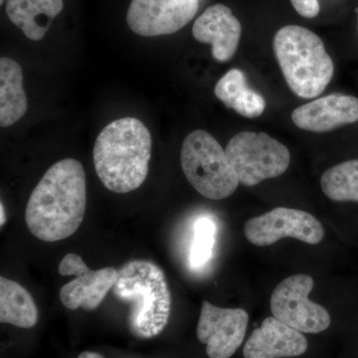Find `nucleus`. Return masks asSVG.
<instances>
[{"mask_svg": "<svg viewBox=\"0 0 358 358\" xmlns=\"http://www.w3.org/2000/svg\"><path fill=\"white\" fill-rule=\"evenodd\" d=\"M113 293L131 305L129 331L136 338L159 336L169 324L171 294L166 275L154 262L133 260L119 270Z\"/></svg>", "mask_w": 358, "mask_h": 358, "instance_id": "nucleus-3", "label": "nucleus"}, {"mask_svg": "<svg viewBox=\"0 0 358 358\" xmlns=\"http://www.w3.org/2000/svg\"><path fill=\"white\" fill-rule=\"evenodd\" d=\"M38 322V308L32 294L17 282L0 278V322L31 329Z\"/></svg>", "mask_w": 358, "mask_h": 358, "instance_id": "nucleus-18", "label": "nucleus"}, {"mask_svg": "<svg viewBox=\"0 0 358 358\" xmlns=\"http://www.w3.org/2000/svg\"><path fill=\"white\" fill-rule=\"evenodd\" d=\"M199 7V0H131L127 24L140 36L173 34L194 18Z\"/></svg>", "mask_w": 358, "mask_h": 358, "instance_id": "nucleus-9", "label": "nucleus"}, {"mask_svg": "<svg viewBox=\"0 0 358 358\" xmlns=\"http://www.w3.org/2000/svg\"><path fill=\"white\" fill-rule=\"evenodd\" d=\"M215 224L211 219L200 218L195 224L189 257L190 265L193 268L203 267L210 260L215 242Z\"/></svg>", "mask_w": 358, "mask_h": 358, "instance_id": "nucleus-20", "label": "nucleus"}, {"mask_svg": "<svg viewBox=\"0 0 358 358\" xmlns=\"http://www.w3.org/2000/svg\"><path fill=\"white\" fill-rule=\"evenodd\" d=\"M249 315L243 308H224L202 303L197 338L209 358H230L243 343Z\"/></svg>", "mask_w": 358, "mask_h": 358, "instance_id": "nucleus-10", "label": "nucleus"}, {"mask_svg": "<svg viewBox=\"0 0 358 358\" xmlns=\"http://www.w3.org/2000/svg\"><path fill=\"white\" fill-rule=\"evenodd\" d=\"M28 101L23 88V73L20 63L0 58V124L8 128L27 112Z\"/></svg>", "mask_w": 358, "mask_h": 358, "instance_id": "nucleus-16", "label": "nucleus"}, {"mask_svg": "<svg viewBox=\"0 0 358 358\" xmlns=\"http://www.w3.org/2000/svg\"><path fill=\"white\" fill-rule=\"evenodd\" d=\"M225 152L240 183L249 187L282 176L291 164L288 148L265 133L235 134Z\"/></svg>", "mask_w": 358, "mask_h": 358, "instance_id": "nucleus-6", "label": "nucleus"}, {"mask_svg": "<svg viewBox=\"0 0 358 358\" xmlns=\"http://www.w3.org/2000/svg\"><path fill=\"white\" fill-rule=\"evenodd\" d=\"M0 217H1V220H0V225L3 226V224L6 223V212H4V206L3 204H0Z\"/></svg>", "mask_w": 358, "mask_h": 358, "instance_id": "nucleus-24", "label": "nucleus"}, {"mask_svg": "<svg viewBox=\"0 0 358 358\" xmlns=\"http://www.w3.org/2000/svg\"><path fill=\"white\" fill-rule=\"evenodd\" d=\"M87 204L86 173L81 162L65 159L44 173L25 209L33 236L56 242L72 236L84 220Z\"/></svg>", "mask_w": 358, "mask_h": 358, "instance_id": "nucleus-1", "label": "nucleus"}, {"mask_svg": "<svg viewBox=\"0 0 358 358\" xmlns=\"http://www.w3.org/2000/svg\"><path fill=\"white\" fill-rule=\"evenodd\" d=\"M64 9L63 0H6V13L28 39H43L52 22Z\"/></svg>", "mask_w": 358, "mask_h": 358, "instance_id": "nucleus-15", "label": "nucleus"}, {"mask_svg": "<svg viewBox=\"0 0 358 358\" xmlns=\"http://www.w3.org/2000/svg\"><path fill=\"white\" fill-rule=\"evenodd\" d=\"M119 277V271L108 267L100 270H88L64 285L60 289V300L65 308L95 310L114 288Z\"/></svg>", "mask_w": 358, "mask_h": 358, "instance_id": "nucleus-14", "label": "nucleus"}, {"mask_svg": "<svg viewBox=\"0 0 358 358\" xmlns=\"http://www.w3.org/2000/svg\"><path fill=\"white\" fill-rule=\"evenodd\" d=\"M242 26L229 7L216 3L195 20L192 35L200 43L210 44L212 55L218 62H227L236 53Z\"/></svg>", "mask_w": 358, "mask_h": 358, "instance_id": "nucleus-12", "label": "nucleus"}, {"mask_svg": "<svg viewBox=\"0 0 358 358\" xmlns=\"http://www.w3.org/2000/svg\"><path fill=\"white\" fill-rule=\"evenodd\" d=\"M308 343L303 334L282 324L275 317L264 320L244 346L245 358H287L301 357Z\"/></svg>", "mask_w": 358, "mask_h": 358, "instance_id": "nucleus-13", "label": "nucleus"}, {"mask_svg": "<svg viewBox=\"0 0 358 358\" xmlns=\"http://www.w3.org/2000/svg\"><path fill=\"white\" fill-rule=\"evenodd\" d=\"M244 234L250 243L258 247L270 246L286 237L317 245L324 239V230L322 223L308 212L277 207L249 219L245 224Z\"/></svg>", "mask_w": 358, "mask_h": 358, "instance_id": "nucleus-8", "label": "nucleus"}, {"mask_svg": "<svg viewBox=\"0 0 358 358\" xmlns=\"http://www.w3.org/2000/svg\"><path fill=\"white\" fill-rule=\"evenodd\" d=\"M78 358H103V357L98 352H84Z\"/></svg>", "mask_w": 358, "mask_h": 358, "instance_id": "nucleus-23", "label": "nucleus"}, {"mask_svg": "<svg viewBox=\"0 0 358 358\" xmlns=\"http://www.w3.org/2000/svg\"><path fill=\"white\" fill-rule=\"evenodd\" d=\"M275 58L289 89L303 99L324 93L334 77L333 59L315 33L299 25L282 27L274 37Z\"/></svg>", "mask_w": 358, "mask_h": 358, "instance_id": "nucleus-4", "label": "nucleus"}, {"mask_svg": "<svg viewBox=\"0 0 358 358\" xmlns=\"http://www.w3.org/2000/svg\"><path fill=\"white\" fill-rule=\"evenodd\" d=\"M292 6L296 13L306 18H313L320 13L317 0H291Z\"/></svg>", "mask_w": 358, "mask_h": 358, "instance_id": "nucleus-22", "label": "nucleus"}, {"mask_svg": "<svg viewBox=\"0 0 358 358\" xmlns=\"http://www.w3.org/2000/svg\"><path fill=\"white\" fill-rule=\"evenodd\" d=\"M214 93L226 107L248 119L260 117L266 109L265 99L249 88L244 73L239 69L226 73L216 84Z\"/></svg>", "mask_w": 358, "mask_h": 358, "instance_id": "nucleus-17", "label": "nucleus"}, {"mask_svg": "<svg viewBox=\"0 0 358 358\" xmlns=\"http://www.w3.org/2000/svg\"><path fill=\"white\" fill-rule=\"evenodd\" d=\"M322 192L338 202H358V159L331 167L320 179Z\"/></svg>", "mask_w": 358, "mask_h": 358, "instance_id": "nucleus-19", "label": "nucleus"}, {"mask_svg": "<svg viewBox=\"0 0 358 358\" xmlns=\"http://www.w3.org/2000/svg\"><path fill=\"white\" fill-rule=\"evenodd\" d=\"M152 134L136 117L110 122L94 145L96 173L106 188L115 193L138 189L148 178Z\"/></svg>", "mask_w": 358, "mask_h": 358, "instance_id": "nucleus-2", "label": "nucleus"}, {"mask_svg": "<svg viewBox=\"0 0 358 358\" xmlns=\"http://www.w3.org/2000/svg\"><path fill=\"white\" fill-rule=\"evenodd\" d=\"M180 162L185 178L202 196L220 200L236 192L237 174L220 143L207 131L197 129L185 136Z\"/></svg>", "mask_w": 358, "mask_h": 358, "instance_id": "nucleus-5", "label": "nucleus"}, {"mask_svg": "<svg viewBox=\"0 0 358 358\" xmlns=\"http://www.w3.org/2000/svg\"><path fill=\"white\" fill-rule=\"evenodd\" d=\"M88 268L83 259L77 254H67L59 264V273L62 275L78 277L86 272Z\"/></svg>", "mask_w": 358, "mask_h": 358, "instance_id": "nucleus-21", "label": "nucleus"}, {"mask_svg": "<svg viewBox=\"0 0 358 358\" xmlns=\"http://www.w3.org/2000/svg\"><path fill=\"white\" fill-rule=\"evenodd\" d=\"M292 121L303 131L327 133L358 122L357 96L333 94L296 108Z\"/></svg>", "mask_w": 358, "mask_h": 358, "instance_id": "nucleus-11", "label": "nucleus"}, {"mask_svg": "<svg viewBox=\"0 0 358 358\" xmlns=\"http://www.w3.org/2000/svg\"><path fill=\"white\" fill-rule=\"evenodd\" d=\"M315 282L308 275H294L275 287L271 296L273 317L301 334H320L331 326L329 312L308 299Z\"/></svg>", "mask_w": 358, "mask_h": 358, "instance_id": "nucleus-7", "label": "nucleus"}, {"mask_svg": "<svg viewBox=\"0 0 358 358\" xmlns=\"http://www.w3.org/2000/svg\"><path fill=\"white\" fill-rule=\"evenodd\" d=\"M4 2H6V0H0V4H1V6H3Z\"/></svg>", "mask_w": 358, "mask_h": 358, "instance_id": "nucleus-25", "label": "nucleus"}, {"mask_svg": "<svg viewBox=\"0 0 358 358\" xmlns=\"http://www.w3.org/2000/svg\"><path fill=\"white\" fill-rule=\"evenodd\" d=\"M355 11H357V28H358V7L357 9H355Z\"/></svg>", "mask_w": 358, "mask_h": 358, "instance_id": "nucleus-26", "label": "nucleus"}]
</instances>
